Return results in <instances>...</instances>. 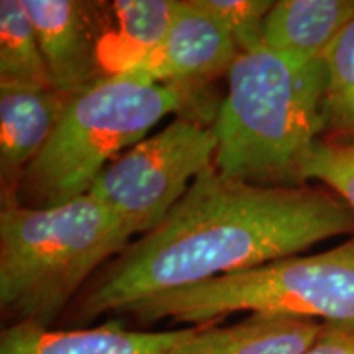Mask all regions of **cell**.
<instances>
[{"label": "cell", "mask_w": 354, "mask_h": 354, "mask_svg": "<svg viewBox=\"0 0 354 354\" xmlns=\"http://www.w3.org/2000/svg\"><path fill=\"white\" fill-rule=\"evenodd\" d=\"M353 234L354 210L331 190L266 187L201 174L158 227L92 279L69 307L76 328L133 305Z\"/></svg>", "instance_id": "obj_1"}, {"label": "cell", "mask_w": 354, "mask_h": 354, "mask_svg": "<svg viewBox=\"0 0 354 354\" xmlns=\"http://www.w3.org/2000/svg\"><path fill=\"white\" fill-rule=\"evenodd\" d=\"M325 87V59L304 63L264 44L240 53L212 125L216 169L266 187L305 185L323 136Z\"/></svg>", "instance_id": "obj_2"}, {"label": "cell", "mask_w": 354, "mask_h": 354, "mask_svg": "<svg viewBox=\"0 0 354 354\" xmlns=\"http://www.w3.org/2000/svg\"><path fill=\"white\" fill-rule=\"evenodd\" d=\"M133 234L94 197L33 209L2 201L0 310L8 323L53 326L105 261ZM7 323V325H8Z\"/></svg>", "instance_id": "obj_3"}, {"label": "cell", "mask_w": 354, "mask_h": 354, "mask_svg": "<svg viewBox=\"0 0 354 354\" xmlns=\"http://www.w3.org/2000/svg\"><path fill=\"white\" fill-rule=\"evenodd\" d=\"M187 104V92L117 73L74 95L43 151L21 176L15 201L46 209L81 197L123 149Z\"/></svg>", "instance_id": "obj_4"}, {"label": "cell", "mask_w": 354, "mask_h": 354, "mask_svg": "<svg viewBox=\"0 0 354 354\" xmlns=\"http://www.w3.org/2000/svg\"><path fill=\"white\" fill-rule=\"evenodd\" d=\"M238 312L354 322V236L312 256H289L133 305L123 315L153 325L218 323Z\"/></svg>", "instance_id": "obj_5"}, {"label": "cell", "mask_w": 354, "mask_h": 354, "mask_svg": "<svg viewBox=\"0 0 354 354\" xmlns=\"http://www.w3.org/2000/svg\"><path fill=\"white\" fill-rule=\"evenodd\" d=\"M215 154L212 127L179 117L113 159L87 194L113 212L133 236H143L215 166Z\"/></svg>", "instance_id": "obj_6"}, {"label": "cell", "mask_w": 354, "mask_h": 354, "mask_svg": "<svg viewBox=\"0 0 354 354\" xmlns=\"http://www.w3.org/2000/svg\"><path fill=\"white\" fill-rule=\"evenodd\" d=\"M37 30L53 87L77 95L107 77L102 59L100 3L21 0Z\"/></svg>", "instance_id": "obj_7"}, {"label": "cell", "mask_w": 354, "mask_h": 354, "mask_svg": "<svg viewBox=\"0 0 354 354\" xmlns=\"http://www.w3.org/2000/svg\"><path fill=\"white\" fill-rule=\"evenodd\" d=\"M240 55L225 25L197 0H180L172 25L159 50L122 73L187 92L190 84L228 73Z\"/></svg>", "instance_id": "obj_8"}, {"label": "cell", "mask_w": 354, "mask_h": 354, "mask_svg": "<svg viewBox=\"0 0 354 354\" xmlns=\"http://www.w3.org/2000/svg\"><path fill=\"white\" fill-rule=\"evenodd\" d=\"M201 328L143 331L120 322L81 328L8 323L0 333V354H176Z\"/></svg>", "instance_id": "obj_9"}, {"label": "cell", "mask_w": 354, "mask_h": 354, "mask_svg": "<svg viewBox=\"0 0 354 354\" xmlns=\"http://www.w3.org/2000/svg\"><path fill=\"white\" fill-rule=\"evenodd\" d=\"M71 99L55 87L0 88L2 201H15L21 176L56 131Z\"/></svg>", "instance_id": "obj_10"}, {"label": "cell", "mask_w": 354, "mask_h": 354, "mask_svg": "<svg viewBox=\"0 0 354 354\" xmlns=\"http://www.w3.org/2000/svg\"><path fill=\"white\" fill-rule=\"evenodd\" d=\"M323 322L282 313H250L234 325H202L176 354H304Z\"/></svg>", "instance_id": "obj_11"}, {"label": "cell", "mask_w": 354, "mask_h": 354, "mask_svg": "<svg viewBox=\"0 0 354 354\" xmlns=\"http://www.w3.org/2000/svg\"><path fill=\"white\" fill-rule=\"evenodd\" d=\"M353 17V0H279L264 20L263 44L304 63L323 61Z\"/></svg>", "instance_id": "obj_12"}, {"label": "cell", "mask_w": 354, "mask_h": 354, "mask_svg": "<svg viewBox=\"0 0 354 354\" xmlns=\"http://www.w3.org/2000/svg\"><path fill=\"white\" fill-rule=\"evenodd\" d=\"M180 0H117L107 3L113 15L117 35L112 74L148 59L159 50L169 32Z\"/></svg>", "instance_id": "obj_13"}, {"label": "cell", "mask_w": 354, "mask_h": 354, "mask_svg": "<svg viewBox=\"0 0 354 354\" xmlns=\"http://www.w3.org/2000/svg\"><path fill=\"white\" fill-rule=\"evenodd\" d=\"M53 87L37 30L21 0L0 2V88Z\"/></svg>", "instance_id": "obj_14"}, {"label": "cell", "mask_w": 354, "mask_h": 354, "mask_svg": "<svg viewBox=\"0 0 354 354\" xmlns=\"http://www.w3.org/2000/svg\"><path fill=\"white\" fill-rule=\"evenodd\" d=\"M325 73L322 140L354 143V17L325 55Z\"/></svg>", "instance_id": "obj_15"}, {"label": "cell", "mask_w": 354, "mask_h": 354, "mask_svg": "<svg viewBox=\"0 0 354 354\" xmlns=\"http://www.w3.org/2000/svg\"><path fill=\"white\" fill-rule=\"evenodd\" d=\"M197 3L225 25L240 53L263 46L264 20L274 6L271 0H197Z\"/></svg>", "instance_id": "obj_16"}, {"label": "cell", "mask_w": 354, "mask_h": 354, "mask_svg": "<svg viewBox=\"0 0 354 354\" xmlns=\"http://www.w3.org/2000/svg\"><path fill=\"white\" fill-rule=\"evenodd\" d=\"M305 179L325 184L354 210V143L318 141L305 171Z\"/></svg>", "instance_id": "obj_17"}, {"label": "cell", "mask_w": 354, "mask_h": 354, "mask_svg": "<svg viewBox=\"0 0 354 354\" xmlns=\"http://www.w3.org/2000/svg\"><path fill=\"white\" fill-rule=\"evenodd\" d=\"M304 354H354V322H325Z\"/></svg>", "instance_id": "obj_18"}]
</instances>
